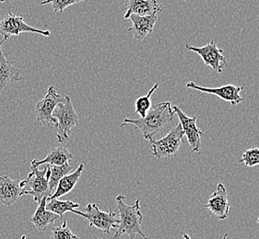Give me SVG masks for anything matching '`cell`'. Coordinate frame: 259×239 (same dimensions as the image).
Returning <instances> with one entry per match:
<instances>
[{
    "label": "cell",
    "mask_w": 259,
    "mask_h": 239,
    "mask_svg": "<svg viewBox=\"0 0 259 239\" xmlns=\"http://www.w3.org/2000/svg\"><path fill=\"white\" fill-rule=\"evenodd\" d=\"M72 158V154L67 148H65L63 146H58V147H55L49 151L48 155L44 159L31 160V166L38 167L44 164L52 165V166H62L64 164L70 161Z\"/></svg>",
    "instance_id": "obj_18"
},
{
    "label": "cell",
    "mask_w": 259,
    "mask_h": 239,
    "mask_svg": "<svg viewBox=\"0 0 259 239\" xmlns=\"http://www.w3.org/2000/svg\"><path fill=\"white\" fill-rule=\"evenodd\" d=\"M188 51L197 52L202 58L204 64L212 68L214 73H222L223 68L227 67V60L224 56L223 49H221L215 40L202 47L192 46L186 44Z\"/></svg>",
    "instance_id": "obj_9"
},
{
    "label": "cell",
    "mask_w": 259,
    "mask_h": 239,
    "mask_svg": "<svg viewBox=\"0 0 259 239\" xmlns=\"http://www.w3.org/2000/svg\"><path fill=\"white\" fill-rule=\"evenodd\" d=\"M126 11L124 19H130L131 15L144 17L162 11L157 0H126Z\"/></svg>",
    "instance_id": "obj_15"
},
{
    "label": "cell",
    "mask_w": 259,
    "mask_h": 239,
    "mask_svg": "<svg viewBox=\"0 0 259 239\" xmlns=\"http://www.w3.org/2000/svg\"><path fill=\"white\" fill-rule=\"evenodd\" d=\"M83 170H84V164H80L76 171L63 177L57 184L56 192L50 197L47 198V201L52 199H58L61 196L66 195L67 193H70L81 177Z\"/></svg>",
    "instance_id": "obj_19"
},
{
    "label": "cell",
    "mask_w": 259,
    "mask_h": 239,
    "mask_svg": "<svg viewBox=\"0 0 259 239\" xmlns=\"http://www.w3.org/2000/svg\"><path fill=\"white\" fill-rule=\"evenodd\" d=\"M21 180H11L8 176L0 177V205L11 206L24 195Z\"/></svg>",
    "instance_id": "obj_14"
},
{
    "label": "cell",
    "mask_w": 259,
    "mask_h": 239,
    "mask_svg": "<svg viewBox=\"0 0 259 239\" xmlns=\"http://www.w3.org/2000/svg\"><path fill=\"white\" fill-rule=\"evenodd\" d=\"M186 87L189 89L198 90L203 93L216 95V96H218L219 98H221L227 102H230V104L232 106H236L244 100L240 96V92L244 89V88L235 86L233 84H228V85H225V86L220 87V88H205V87L198 86L191 81V82H188L186 85Z\"/></svg>",
    "instance_id": "obj_11"
},
{
    "label": "cell",
    "mask_w": 259,
    "mask_h": 239,
    "mask_svg": "<svg viewBox=\"0 0 259 239\" xmlns=\"http://www.w3.org/2000/svg\"><path fill=\"white\" fill-rule=\"evenodd\" d=\"M180 106H171L175 114H177L180 121L184 134L186 135L188 140V144L191 147L192 151L197 153L201 149V138L205 133L197 126V116L190 118L181 109Z\"/></svg>",
    "instance_id": "obj_10"
},
{
    "label": "cell",
    "mask_w": 259,
    "mask_h": 239,
    "mask_svg": "<svg viewBox=\"0 0 259 239\" xmlns=\"http://www.w3.org/2000/svg\"><path fill=\"white\" fill-rule=\"evenodd\" d=\"M239 163H244V165L249 167H254L259 165V148L253 147L244 152L242 158Z\"/></svg>",
    "instance_id": "obj_23"
},
{
    "label": "cell",
    "mask_w": 259,
    "mask_h": 239,
    "mask_svg": "<svg viewBox=\"0 0 259 239\" xmlns=\"http://www.w3.org/2000/svg\"><path fill=\"white\" fill-rule=\"evenodd\" d=\"M22 32H32L38 33L44 36H50V31L39 30L34 27L30 26L24 22L23 17L17 16L11 12L8 14L0 21V34L3 36L4 41L10 39V37L20 35Z\"/></svg>",
    "instance_id": "obj_8"
},
{
    "label": "cell",
    "mask_w": 259,
    "mask_h": 239,
    "mask_svg": "<svg viewBox=\"0 0 259 239\" xmlns=\"http://www.w3.org/2000/svg\"><path fill=\"white\" fill-rule=\"evenodd\" d=\"M227 237H228V233H226V234L223 235V239H227Z\"/></svg>",
    "instance_id": "obj_27"
},
{
    "label": "cell",
    "mask_w": 259,
    "mask_h": 239,
    "mask_svg": "<svg viewBox=\"0 0 259 239\" xmlns=\"http://www.w3.org/2000/svg\"><path fill=\"white\" fill-rule=\"evenodd\" d=\"M6 0H0V3H3V2H5Z\"/></svg>",
    "instance_id": "obj_29"
},
{
    "label": "cell",
    "mask_w": 259,
    "mask_h": 239,
    "mask_svg": "<svg viewBox=\"0 0 259 239\" xmlns=\"http://www.w3.org/2000/svg\"><path fill=\"white\" fill-rule=\"evenodd\" d=\"M78 203H73L71 201H60L58 199H52L47 201V210L56 213L62 217L67 212H71L72 210L78 208Z\"/></svg>",
    "instance_id": "obj_20"
},
{
    "label": "cell",
    "mask_w": 259,
    "mask_h": 239,
    "mask_svg": "<svg viewBox=\"0 0 259 239\" xmlns=\"http://www.w3.org/2000/svg\"><path fill=\"white\" fill-rule=\"evenodd\" d=\"M256 222H257V223H258V224H259V218L257 219V221H256Z\"/></svg>",
    "instance_id": "obj_31"
},
{
    "label": "cell",
    "mask_w": 259,
    "mask_h": 239,
    "mask_svg": "<svg viewBox=\"0 0 259 239\" xmlns=\"http://www.w3.org/2000/svg\"><path fill=\"white\" fill-rule=\"evenodd\" d=\"M4 42V40L0 42V93L8 85L24 79L21 72L14 68L12 63L8 61L5 57L2 51V44Z\"/></svg>",
    "instance_id": "obj_16"
},
{
    "label": "cell",
    "mask_w": 259,
    "mask_h": 239,
    "mask_svg": "<svg viewBox=\"0 0 259 239\" xmlns=\"http://www.w3.org/2000/svg\"><path fill=\"white\" fill-rule=\"evenodd\" d=\"M65 97L57 93L55 87H49L44 99L39 100L35 105L34 114L38 123L44 125H57V119L53 117V112L57 104L65 102Z\"/></svg>",
    "instance_id": "obj_7"
},
{
    "label": "cell",
    "mask_w": 259,
    "mask_h": 239,
    "mask_svg": "<svg viewBox=\"0 0 259 239\" xmlns=\"http://www.w3.org/2000/svg\"><path fill=\"white\" fill-rule=\"evenodd\" d=\"M161 11L156 12L154 14L150 16L131 15L130 17V21H132V26L128 29V32L138 41H143L146 37L153 31L155 26L156 21L161 14Z\"/></svg>",
    "instance_id": "obj_13"
},
{
    "label": "cell",
    "mask_w": 259,
    "mask_h": 239,
    "mask_svg": "<svg viewBox=\"0 0 259 239\" xmlns=\"http://www.w3.org/2000/svg\"><path fill=\"white\" fill-rule=\"evenodd\" d=\"M31 169L26 180L21 181V188L24 191V195H31L35 203H40L44 198L52 195L49 190L50 170L47 165L42 170L33 166H31Z\"/></svg>",
    "instance_id": "obj_4"
},
{
    "label": "cell",
    "mask_w": 259,
    "mask_h": 239,
    "mask_svg": "<svg viewBox=\"0 0 259 239\" xmlns=\"http://www.w3.org/2000/svg\"><path fill=\"white\" fill-rule=\"evenodd\" d=\"M184 135L185 134L181 124L179 123L160 140H150V148L152 151V155L160 159L174 157L181 147Z\"/></svg>",
    "instance_id": "obj_6"
},
{
    "label": "cell",
    "mask_w": 259,
    "mask_h": 239,
    "mask_svg": "<svg viewBox=\"0 0 259 239\" xmlns=\"http://www.w3.org/2000/svg\"><path fill=\"white\" fill-rule=\"evenodd\" d=\"M50 170V177H49V190L52 193L57 188V184L59 181L63 177L67 176L69 172L72 170L73 166H70L69 163H66L62 166H52V165H47Z\"/></svg>",
    "instance_id": "obj_21"
},
{
    "label": "cell",
    "mask_w": 259,
    "mask_h": 239,
    "mask_svg": "<svg viewBox=\"0 0 259 239\" xmlns=\"http://www.w3.org/2000/svg\"><path fill=\"white\" fill-rule=\"evenodd\" d=\"M47 198L45 197L41 200L36 212L31 217V221L36 227L37 230L45 232L47 231V226L49 224H55L57 221L60 220L61 217L56 213H52L47 210Z\"/></svg>",
    "instance_id": "obj_17"
},
{
    "label": "cell",
    "mask_w": 259,
    "mask_h": 239,
    "mask_svg": "<svg viewBox=\"0 0 259 239\" xmlns=\"http://www.w3.org/2000/svg\"><path fill=\"white\" fill-rule=\"evenodd\" d=\"M230 207L231 205L229 203L226 188L224 187L223 183H219L216 192L212 193L211 197L204 205V208L208 209L218 217L219 220H225L228 217Z\"/></svg>",
    "instance_id": "obj_12"
},
{
    "label": "cell",
    "mask_w": 259,
    "mask_h": 239,
    "mask_svg": "<svg viewBox=\"0 0 259 239\" xmlns=\"http://www.w3.org/2000/svg\"><path fill=\"white\" fill-rule=\"evenodd\" d=\"M85 0H44L40 4H52L53 11L56 14L57 12H63L69 6L75 5Z\"/></svg>",
    "instance_id": "obj_24"
},
{
    "label": "cell",
    "mask_w": 259,
    "mask_h": 239,
    "mask_svg": "<svg viewBox=\"0 0 259 239\" xmlns=\"http://www.w3.org/2000/svg\"><path fill=\"white\" fill-rule=\"evenodd\" d=\"M159 88V84L156 83L150 91L148 92L145 96L140 97L139 99L136 100L135 102V114H139L140 118H144L147 113L150 111L152 105H151V96L152 94L155 92L156 90Z\"/></svg>",
    "instance_id": "obj_22"
},
{
    "label": "cell",
    "mask_w": 259,
    "mask_h": 239,
    "mask_svg": "<svg viewBox=\"0 0 259 239\" xmlns=\"http://www.w3.org/2000/svg\"><path fill=\"white\" fill-rule=\"evenodd\" d=\"M53 239H79L68 228V223L65 220L60 226L54 227L52 230Z\"/></svg>",
    "instance_id": "obj_25"
},
{
    "label": "cell",
    "mask_w": 259,
    "mask_h": 239,
    "mask_svg": "<svg viewBox=\"0 0 259 239\" xmlns=\"http://www.w3.org/2000/svg\"><path fill=\"white\" fill-rule=\"evenodd\" d=\"M21 239H26V235H25V234H23V235H22V236H21Z\"/></svg>",
    "instance_id": "obj_28"
},
{
    "label": "cell",
    "mask_w": 259,
    "mask_h": 239,
    "mask_svg": "<svg viewBox=\"0 0 259 239\" xmlns=\"http://www.w3.org/2000/svg\"><path fill=\"white\" fill-rule=\"evenodd\" d=\"M84 210L85 212L72 210L71 213L78 214L88 220L89 225L91 227H96L104 234H109L112 228H117L119 218L112 209H110L109 212L105 213L101 211L95 203H89Z\"/></svg>",
    "instance_id": "obj_5"
},
{
    "label": "cell",
    "mask_w": 259,
    "mask_h": 239,
    "mask_svg": "<svg viewBox=\"0 0 259 239\" xmlns=\"http://www.w3.org/2000/svg\"><path fill=\"white\" fill-rule=\"evenodd\" d=\"M98 239H102V238H98Z\"/></svg>",
    "instance_id": "obj_32"
},
{
    "label": "cell",
    "mask_w": 259,
    "mask_h": 239,
    "mask_svg": "<svg viewBox=\"0 0 259 239\" xmlns=\"http://www.w3.org/2000/svg\"><path fill=\"white\" fill-rule=\"evenodd\" d=\"M184 1H195V0H184Z\"/></svg>",
    "instance_id": "obj_30"
},
{
    "label": "cell",
    "mask_w": 259,
    "mask_h": 239,
    "mask_svg": "<svg viewBox=\"0 0 259 239\" xmlns=\"http://www.w3.org/2000/svg\"><path fill=\"white\" fill-rule=\"evenodd\" d=\"M183 237H184V239H192L187 234H183Z\"/></svg>",
    "instance_id": "obj_26"
},
{
    "label": "cell",
    "mask_w": 259,
    "mask_h": 239,
    "mask_svg": "<svg viewBox=\"0 0 259 239\" xmlns=\"http://www.w3.org/2000/svg\"><path fill=\"white\" fill-rule=\"evenodd\" d=\"M175 112L171 109L170 101L161 102L151 107L150 111L144 118L140 119H124L120 125H133L137 129H140L146 140H152L153 136L159 132L163 130L167 125L174 121Z\"/></svg>",
    "instance_id": "obj_1"
},
{
    "label": "cell",
    "mask_w": 259,
    "mask_h": 239,
    "mask_svg": "<svg viewBox=\"0 0 259 239\" xmlns=\"http://www.w3.org/2000/svg\"><path fill=\"white\" fill-rule=\"evenodd\" d=\"M65 102L57 104L53 112V117L57 119L56 135L61 144L67 143L70 138V132L78 125V115L73 107L69 96H65Z\"/></svg>",
    "instance_id": "obj_3"
},
{
    "label": "cell",
    "mask_w": 259,
    "mask_h": 239,
    "mask_svg": "<svg viewBox=\"0 0 259 239\" xmlns=\"http://www.w3.org/2000/svg\"><path fill=\"white\" fill-rule=\"evenodd\" d=\"M124 200L125 196L124 195H118L116 197L117 208L119 211V224L113 239H120L122 235H127L128 239H135L137 234H140L144 239H149L141 229L143 214L140 211V199H138L133 205L125 204Z\"/></svg>",
    "instance_id": "obj_2"
}]
</instances>
